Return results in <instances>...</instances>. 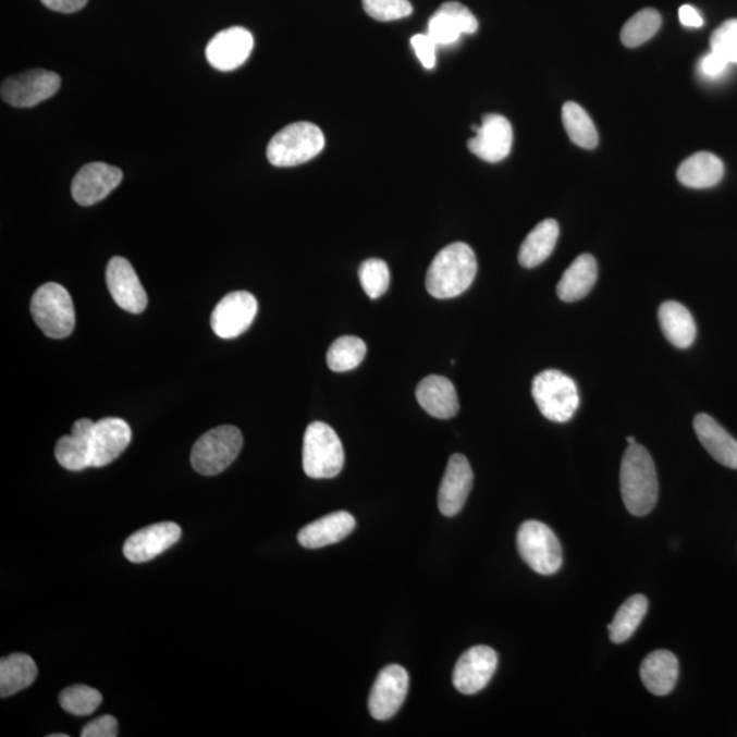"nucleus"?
Instances as JSON below:
<instances>
[{
	"instance_id": "nucleus-1",
	"label": "nucleus",
	"mask_w": 737,
	"mask_h": 737,
	"mask_svg": "<svg viewBox=\"0 0 737 737\" xmlns=\"http://www.w3.org/2000/svg\"><path fill=\"white\" fill-rule=\"evenodd\" d=\"M621 491L624 505L634 516H647L659 500V478L652 455L644 446L628 445L621 466Z\"/></svg>"
},
{
	"instance_id": "nucleus-2",
	"label": "nucleus",
	"mask_w": 737,
	"mask_h": 737,
	"mask_svg": "<svg viewBox=\"0 0 737 737\" xmlns=\"http://www.w3.org/2000/svg\"><path fill=\"white\" fill-rule=\"evenodd\" d=\"M477 269L476 253L469 245L456 242L445 246L428 269V293L438 299L459 297L475 282Z\"/></svg>"
},
{
	"instance_id": "nucleus-3",
	"label": "nucleus",
	"mask_w": 737,
	"mask_h": 737,
	"mask_svg": "<svg viewBox=\"0 0 737 737\" xmlns=\"http://www.w3.org/2000/svg\"><path fill=\"white\" fill-rule=\"evenodd\" d=\"M325 147L324 133L310 122L292 123L274 134L268 144L267 158L274 167L308 163Z\"/></svg>"
},
{
	"instance_id": "nucleus-4",
	"label": "nucleus",
	"mask_w": 737,
	"mask_h": 737,
	"mask_svg": "<svg viewBox=\"0 0 737 737\" xmlns=\"http://www.w3.org/2000/svg\"><path fill=\"white\" fill-rule=\"evenodd\" d=\"M303 464L305 475L315 480H330L341 475L344 466L343 444L330 425L317 421L306 429Z\"/></svg>"
},
{
	"instance_id": "nucleus-5",
	"label": "nucleus",
	"mask_w": 737,
	"mask_h": 737,
	"mask_svg": "<svg viewBox=\"0 0 737 737\" xmlns=\"http://www.w3.org/2000/svg\"><path fill=\"white\" fill-rule=\"evenodd\" d=\"M532 397L543 417L553 422H568L579 407L577 384L561 370L549 369L532 380Z\"/></svg>"
},
{
	"instance_id": "nucleus-6",
	"label": "nucleus",
	"mask_w": 737,
	"mask_h": 737,
	"mask_svg": "<svg viewBox=\"0 0 737 737\" xmlns=\"http://www.w3.org/2000/svg\"><path fill=\"white\" fill-rule=\"evenodd\" d=\"M244 445L241 430L223 425L209 430L196 441L192 450L191 462L198 475L217 476L228 469L239 455Z\"/></svg>"
},
{
	"instance_id": "nucleus-7",
	"label": "nucleus",
	"mask_w": 737,
	"mask_h": 737,
	"mask_svg": "<svg viewBox=\"0 0 737 737\" xmlns=\"http://www.w3.org/2000/svg\"><path fill=\"white\" fill-rule=\"evenodd\" d=\"M518 551L532 572L553 575L563 566V549L551 527L538 520H527L518 531Z\"/></svg>"
},
{
	"instance_id": "nucleus-8",
	"label": "nucleus",
	"mask_w": 737,
	"mask_h": 737,
	"mask_svg": "<svg viewBox=\"0 0 737 737\" xmlns=\"http://www.w3.org/2000/svg\"><path fill=\"white\" fill-rule=\"evenodd\" d=\"M32 316L48 337H67L74 331L75 311L67 290L58 283H47L32 298Z\"/></svg>"
},
{
	"instance_id": "nucleus-9",
	"label": "nucleus",
	"mask_w": 737,
	"mask_h": 737,
	"mask_svg": "<svg viewBox=\"0 0 737 737\" xmlns=\"http://www.w3.org/2000/svg\"><path fill=\"white\" fill-rule=\"evenodd\" d=\"M61 88V77L48 70L35 69L3 81L2 99L17 109H29L42 103Z\"/></svg>"
},
{
	"instance_id": "nucleus-10",
	"label": "nucleus",
	"mask_w": 737,
	"mask_h": 737,
	"mask_svg": "<svg viewBox=\"0 0 737 737\" xmlns=\"http://www.w3.org/2000/svg\"><path fill=\"white\" fill-rule=\"evenodd\" d=\"M258 311L255 295L234 292L220 300L211 316L212 330L219 337L235 339L249 330Z\"/></svg>"
},
{
	"instance_id": "nucleus-11",
	"label": "nucleus",
	"mask_w": 737,
	"mask_h": 737,
	"mask_svg": "<svg viewBox=\"0 0 737 737\" xmlns=\"http://www.w3.org/2000/svg\"><path fill=\"white\" fill-rule=\"evenodd\" d=\"M476 136L467 142L470 152L488 163H499L511 153L514 143L513 126L507 118L499 114H487L481 126L472 125Z\"/></svg>"
},
{
	"instance_id": "nucleus-12",
	"label": "nucleus",
	"mask_w": 737,
	"mask_h": 737,
	"mask_svg": "<svg viewBox=\"0 0 737 737\" xmlns=\"http://www.w3.org/2000/svg\"><path fill=\"white\" fill-rule=\"evenodd\" d=\"M408 674L401 665H389L380 672L369 696V712L372 717L385 721L400 712L408 692Z\"/></svg>"
},
{
	"instance_id": "nucleus-13",
	"label": "nucleus",
	"mask_w": 737,
	"mask_h": 737,
	"mask_svg": "<svg viewBox=\"0 0 737 737\" xmlns=\"http://www.w3.org/2000/svg\"><path fill=\"white\" fill-rule=\"evenodd\" d=\"M498 664V653L492 648H471L457 661L452 683L457 691L465 696H475L492 680Z\"/></svg>"
},
{
	"instance_id": "nucleus-14",
	"label": "nucleus",
	"mask_w": 737,
	"mask_h": 737,
	"mask_svg": "<svg viewBox=\"0 0 737 737\" xmlns=\"http://www.w3.org/2000/svg\"><path fill=\"white\" fill-rule=\"evenodd\" d=\"M112 299L128 314L138 315L147 308L148 297L131 262L123 257L111 258L106 272Z\"/></svg>"
},
{
	"instance_id": "nucleus-15",
	"label": "nucleus",
	"mask_w": 737,
	"mask_h": 737,
	"mask_svg": "<svg viewBox=\"0 0 737 737\" xmlns=\"http://www.w3.org/2000/svg\"><path fill=\"white\" fill-rule=\"evenodd\" d=\"M182 529L174 521H161L134 532L123 545V555L132 563L153 561L181 540Z\"/></svg>"
},
{
	"instance_id": "nucleus-16",
	"label": "nucleus",
	"mask_w": 737,
	"mask_h": 737,
	"mask_svg": "<svg viewBox=\"0 0 737 737\" xmlns=\"http://www.w3.org/2000/svg\"><path fill=\"white\" fill-rule=\"evenodd\" d=\"M122 171L106 163H90L74 176L72 195L79 206L89 207L105 200L122 182Z\"/></svg>"
},
{
	"instance_id": "nucleus-17",
	"label": "nucleus",
	"mask_w": 737,
	"mask_h": 737,
	"mask_svg": "<svg viewBox=\"0 0 737 737\" xmlns=\"http://www.w3.org/2000/svg\"><path fill=\"white\" fill-rule=\"evenodd\" d=\"M255 39L249 30L233 26L219 32L209 41L206 56L209 64L220 72H231L242 66L250 57Z\"/></svg>"
},
{
	"instance_id": "nucleus-18",
	"label": "nucleus",
	"mask_w": 737,
	"mask_h": 737,
	"mask_svg": "<svg viewBox=\"0 0 737 737\" xmlns=\"http://www.w3.org/2000/svg\"><path fill=\"white\" fill-rule=\"evenodd\" d=\"M475 475L467 457L455 454L450 457L439 489V509L444 516H455L465 507L471 492Z\"/></svg>"
},
{
	"instance_id": "nucleus-19",
	"label": "nucleus",
	"mask_w": 737,
	"mask_h": 737,
	"mask_svg": "<svg viewBox=\"0 0 737 737\" xmlns=\"http://www.w3.org/2000/svg\"><path fill=\"white\" fill-rule=\"evenodd\" d=\"M132 441V429L121 418H103L95 422L90 438L91 467H105L112 464Z\"/></svg>"
},
{
	"instance_id": "nucleus-20",
	"label": "nucleus",
	"mask_w": 737,
	"mask_h": 737,
	"mask_svg": "<svg viewBox=\"0 0 737 737\" xmlns=\"http://www.w3.org/2000/svg\"><path fill=\"white\" fill-rule=\"evenodd\" d=\"M477 30L475 14L459 2L441 4L428 24V35L435 46L455 45L462 35H475Z\"/></svg>"
},
{
	"instance_id": "nucleus-21",
	"label": "nucleus",
	"mask_w": 737,
	"mask_h": 737,
	"mask_svg": "<svg viewBox=\"0 0 737 737\" xmlns=\"http://www.w3.org/2000/svg\"><path fill=\"white\" fill-rule=\"evenodd\" d=\"M357 526L354 516L346 511L328 514L311 521L298 532V542L306 549H320L333 545L347 538Z\"/></svg>"
},
{
	"instance_id": "nucleus-22",
	"label": "nucleus",
	"mask_w": 737,
	"mask_h": 737,
	"mask_svg": "<svg viewBox=\"0 0 737 737\" xmlns=\"http://www.w3.org/2000/svg\"><path fill=\"white\" fill-rule=\"evenodd\" d=\"M417 401L425 412L434 418H454L459 412V400L454 384L441 376H428L418 384Z\"/></svg>"
},
{
	"instance_id": "nucleus-23",
	"label": "nucleus",
	"mask_w": 737,
	"mask_h": 737,
	"mask_svg": "<svg viewBox=\"0 0 737 737\" xmlns=\"http://www.w3.org/2000/svg\"><path fill=\"white\" fill-rule=\"evenodd\" d=\"M679 679V661L668 650H655L640 665V680L655 697L668 696Z\"/></svg>"
},
{
	"instance_id": "nucleus-24",
	"label": "nucleus",
	"mask_w": 737,
	"mask_h": 737,
	"mask_svg": "<svg viewBox=\"0 0 737 737\" xmlns=\"http://www.w3.org/2000/svg\"><path fill=\"white\" fill-rule=\"evenodd\" d=\"M95 422L88 418L73 425L72 434L58 441L56 456L58 464L70 471H83L91 467L90 438Z\"/></svg>"
},
{
	"instance_id": "nucleus-25",
	"label": "nucleus",
	"mask_w": 737,
	"mask_h": 737,
	"mask_svg": "<svg viewBox=\"0 0 737 737\" xmlns=\"http://www.w3.org/2000/svg\"><path fill=\"white\" fill-rule=\"evenodd\" d=\"M693 429L704 450L720 465L737 470V441L708 414H698L693 419Z\"/></svg>"
},
{
	"instance_id": "nucleus-26",
	"label": "nucleus",
	"mask_w": 737,
	"mask_h": 737,
	"mask_svg": "<svg viewBox=\"0 0 737 737\" xmlns=\"http://www.w3.org/2000/svg\"><path fill=\"white\" fill-rule=\"evenodd\" d=\"M599 278V267L591 255H580L563 273L557 284L558 298L564 303L580 300L593 290Z\"/></svg>"
},
{
	"instance_id": "nucleus-27",
	"label": "nucleus",
	"mask_w": 737,
	"mask_h": 737,
	"mask_svg": "<svg viewBox=\"0 0 737 737\" xmlns=\"http://www.w3.org/2000/svg\"><path fill=\"white\" fill-rule=\"evenodd\" d=\"M724 176V164L717 156L698 152L683 161L677 170V180L691 189H709L718 185Z\"/></svg>"
},
{
	"instance_id": "nucleus-28",
	"label": "nucleus",
	"mask_w": 737,
	"mask_h": 737,
	"mask_svg": "<svg viewBox=\"0 0 737 737\" xmlns=\"http://www.w3.org/2000/svg\"><path fill=\"white\" fill-rule=\"evenodd\" d=\"M661 330L677 348L692 346L697 337V324L690 310L676 300H666L659 309Z\"/></svg>"
},
{
	"instance_id": "nucleus-29",
	"label": "nucleus",
	"mask_w": 737,
	"mask_h": 737,
	"mask_svg": "<svg viewBox=\"0 0 737 737\" xmlns=\"http://www.w3.org/2000/svg\"><path fill=\"white\" fill-rule=\"evenodd\" d=\"M558 233L561 230L555 219H546L537 224L520 246L518 257L520 266L530 269L548 260L555 250Z\"/></svg>"
},
{
	"instance_id": "nucleus-30",
	"label": "nucleus",
	"mask_w": 737,
	"mask_h": 737,
	"mask_svg": "<svg viewBox=\"0 0 737 737\" xmlns=\"http://www.w3.org/2000/svg\"><path fill=\"white\" fill-rule=\"evenodd\" d=\"M37 666L28 654L15 653L0 660V696L8 698L36 680Z\"/></svg>"
},
{
	"instance_id": "nucleus-31",
	"label": "nucleus",
	"mask_w": 737,
	"mask_h": 737,
	"mask_svg": "<svg viewBox=\"0 0 737 737\" xmlns=\"http://www.w3.org/2000/svg\"><path fill=\"white\" fill-rule=\"evenodd\" d=\"M649 610V601L643 594H635L618 607L615 617L611 622L610 638L613 643L627 642L643 622Z\"/></svg>"
},
{
	"instance_id": "nucleus-32",
	"label": "nucleus",
	"mask_w": 737,
	"mask_h": 737,
	"mask_svg": "<svg viewBox=\"0 0 737 737\" xmlns=\"http://www.w3.org/2000/svg\"><path fill=\"white\" fill-rule=\"evenodd\" d=\"M562 116L564 128L575 145L584 149H594L599 145L594 122L582 106L568 101L563 106Z\"/></svg>"
},
{
	"instance_id": "nucleus-33",
	"label": "nucleus",
	"mask_w": 737,
	"mask_h": 737,
	"mask_svg": "<svg viewBox=\"0 0 737 737\" xmlns=\"http://www.w3.org/2000/svg\"><path fill=\"white\" fill-rule=\"evenodd\" d=\"M368 347L363 339L357 336H341L331 344L327 353V364L332 372H349L358 368L366 357Z\"/></svg>"
},
{
	"instance_id": "nucleus-34",
	"label": "nucleus",
	"mask_w": 737,
	"mask_h": 737,
	"mask_svg": "<svg viewBox=\"0 0 737 737\" xmlns=\"http://www.w3.org/2000/svg\"><path fill=\"white\" fill-rule=\"evenodd\" d=\"M663 24V19L658 10L643 9L632 15L623 26L621 39L624 46L637 48L652 39Z\"/></svg>"
},
{
	"instance_id": "nucleus-35",
	"label": "nucleus",
	"mask_w": 737,
	"mask_h": 737,
	"mask_svg": "<svg viewBox=\"0 0 737 737\" xmlns=\"http://www.w3.org/2000/svg\"><path fill=\"white\" fill-rule=\"evenodd\" d=\"M358 277L360 286L370 299L383 297L390 287V268L380 258H369V260L360 263Z\"/></svg>"
},
{
	"instance_id": "nucleus-36",
	"label": "nucleus",
	"mask_w": 737,
	"mask_h": 737,
	"mask_svg": "<svg viewBox=\"0 0 737 737\" xmlns=\"http://www.w3.org/2000/svg\"><path fill=\"white\" fill-rule=\"evenodd\" d=\"M103 697L95 688L75 685L64 688L59 696V703L63 710L74 715H89L99 709Z\"/></svg>"
},
{
	"instance_id": "nucleus-37",
	"label": "nucleus",
	"mask_w": 737,
	"mask_h": 737,
	"mask_svg": "<svg viewBox=\"0 0 737 737\" xmlns=\"http://www.w3.org/2000/svg\"><path fill=\"white\" fill-rule=\"evenodd\" d=\"M363 4L365 12L381 23L406 19L413 13L408 0H363Z\"/></svg>"
},
{
	"instance_id": "nucleus-38",
	"label": "nucleus",
	"mask_w": 737,
	"mask_h": 737,
	"mask_svg": "<svg viewBox=\"0 0 737 737\" xmlns=\"http://www.w3.org/2000/svg\"><path fill=\"white\" fill-rule=\"evenodd\" d=\"M710 47L730 64H737V20L725 21L718 26L710 39Z\"/></svg>"
},
{
	"instance_id": "nucleus-39",
	"label": "nucleus",
	"mask_w": 737,
	"mask_h": 737,
	"mask_svg": "<svg viewBox=\"0 0 737 737\" xmlns=\"http://www.w3.org/2000/svg\"><path fill=\"white\" fill-rule=\"evenodd\" d=\"M729 66L730 63L726 61L725 58L721 57L720 53L710 51L708 56H704L701 61H699L698 72L703 78L717 81L728 73Z\"/></svg>"
},
{
	"instance_id": "nucleus-40",
	"label": "nucleus",
	"mask_w": 737,
	"mask_h": 737,
	"mask_svg": "<svg viewBox=\"0 0 737 737\" xmlns=\"http://www.w3.org/2000/svg\"><path fill=\"white\" fill-rule=\"evenodd\" d=\"M83 737H116L118 721L112 715H101L99 718L90 721L81 730Z\"/></svg>"
},
{
	"instance_id": "nucleus-41",
	"label": "nucleus",
	"mask_w": 737,
	"mask_h": 737,
	"mask_svg": "<svg viewBox=\"0 0 737 737\" xmlns=\"http://www.w3.org/2000/svg\"><path fill=\"white\" fill-rule=\"evenodd\" d=\"M412 46L425 69L432 70L435 67V48L438 46L430 39L428 34L413 36Z\"/></svg>"
},
{
	"instance_id": "nucleus-42",
	"label": "nucleus",
	"mask_w": 737,
	"mask_h": 737,
	"mask_svg": "<svg viewBox=\"0 0 737 737\" xmlns=\"http://www.w3.org/2000/svg\"><path fill=\"white\" fill-rule=\"evenodd\" d=\"M41 3L52 12L70 14L84 9L88 0H41Z\"/></svg>"
},
{
	"instance_id": "nucleus-43",
	"label": "nucleus",
	"mask_w": 737,
	"mask_h": 737,
	"mask_svg": "<svg viewBox=\"0 0 737 737\" xmlns=\"http://www.w3.org/2000/svg\"><path fill=\"white\" fill-rule=\"evenodd\" d=\"M680 23L687 28H702L703 19L701 13L698 12L696 8L690 7V4H685L679 10Z\"/></svg>"
},
{
	"instance_id": "nucleus-44",
	"label": "nucleus",
	"mask_w": 737,
	"mask_h": 737,
	"mask_svg": "<svg viewBox=\"0 0 737 737\" xmlns=\"http://www.w3.org/2000/svg\"><path fill=\"white\" fill-rule=\"evenodd\" d=\"M627 443H628L629 445H631V444H637V440H635V438H632V435H628V438H627Z\"/></svg>"
},
{
	"instance_id": "nucleus-45",
	"label": "nucleus",
	"mask_w": 737,
	"mask_h": 737,
	"mask_svg": "<svg viewBox=\"0 0 737 737\" xmlns=\"http://www.w3.org/2000/svg\"><path fill=\"white\" fill-rule=\"evenodd\" d=\"M50 737H67V735L57 734V735H50Z\"/></svg>"
}]
</instances>
